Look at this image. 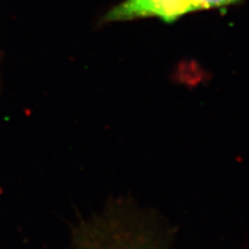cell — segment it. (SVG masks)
<instances>
[{"label": "cell", "instance_id": "1", "mask_svg": "<svg viewBox=\"0 0 249 249\" xmlns=\"http://www.w3.org/2000/svg\"><path fill=\"white\" fill-rule=\"evenodd\" d=\"M171 240L173 232L157 217L116 201L77 225L72 249H170Z\"/></svg>", "mask_w": 249, "mask_h": 249}, {"label": "cell", "instance_id": "2", "mask_svg": "<svg viewBox=\"0 0 249 249\" xmlns=\"http://www.w3.org/2000/svg\"><path fill=\"white\" fill-rule=\"evenodd\" d=\"M242 0H124L104 16L105 22L157 18L173 23L183 16L204 10L219 9Z\"/></svg>", "mask_w": 249, "mask_h": 249}]
</instances>
